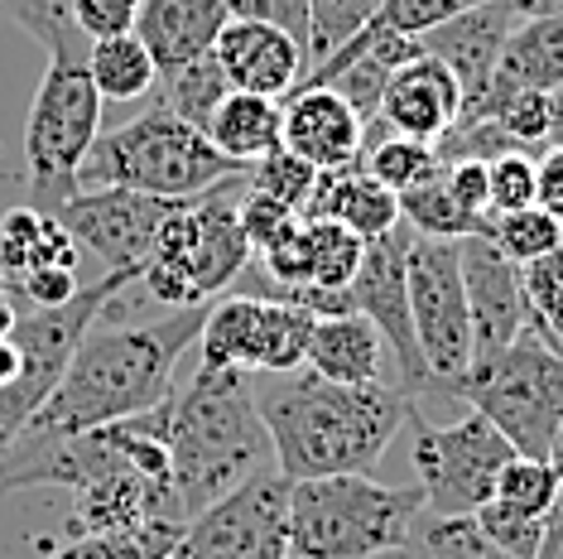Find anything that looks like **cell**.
<instances>
[{
	"mask_svg": "<svg viewBox=\"0 0 563 559\" xmlns=\"http://www.w3.org/2000/svg\"><path fill=\"white\" fill-rule=\"evenodd\" d=\"M208 309L212 304H188V309H169L164 319H145V324L97 319L92 333L78 342L54 396L24 425L20 443L73 439L87 435V429L155 410L174 391L178 358L198 342Z\"/></svg>",
	"mask_w": 563,
	"mask_h": 559,
	"instance_id": "cell-1",
	"label": "cell"
},
{
	"mask_svg": "<svg viewBox=\"0 0 563 559\" xmlns=\"http://www.w3.org/2000/svg\"><path fill=\"white\" fill-rule=\"evenodd\" d=\"M251 396L271 435L275 468L289 482L371 473L415 410L409 391L395 381L342 386L309 366L285 376H251Z\"/></svg>",
	"mask_w": 563,
	"mask_h": 559,
	"instance_id": "cell-2",
	"label": "cell"
},
{
	"mask_svg": "<svg viewBox=\"0 0 563 559\" xmlns=\"http://www.w3.org/2000/svg\"><path fill=\"white\" fill-rule=\"evenodd\" d=\"M164 443H169V497L184 520L222 502L246 478L275 468L271 435L251 396V372L198 366L188 391L178 396L169 391L164 401Z\"/></svg>",
	"mask_w": 563,
	"mask_h": 559,
	"instance_id": "cell-3",
	"label": "cell"
},
{
	"mask_svg": "<svg viewBox=\"0 0 563 559\" xmlns=\"http://www.w3.org/2000/svg\"><path fill=\"white\" fill-rule=\"evenodd\" d=\"M424 516L419 487H386L366 473L289 482V559H376L405 550Z\"/></svg>",
	"mask_w": 563,
	"mask_h": 559,
	"instance_id": "cell-4",
	"label": "cell"
},
{
	"mask_svg": "<svg viewBox=\"0 0 563 559\" xmlns=\"http://www.w3.org/2000/svg\"><path fill=\"white\" fill-rule=\"evenodd\" d=\"M246 188V174H232L198 198H178L164 212L150 261L140 271V285L164 309H188V304H212V295L241 285L251 265V241L241 232L236 202Z\"/></svg>",
	"mask_w": 563,
	"mask_h": 559,
	"instance_id": "cell-5",
	"label": "cell"
},
{
	"mask_svg": "<svg viewBox=\"0 0 563 559\" xmlns=\"http://www.w3.org/2000/svg\"><path fill=\"white\" fill-rule=\"evenodd\" d=\"M232 174H246L198 125L178 121L159 101L117 131H101L87 150L82 188H131L150 198H198Z\"/></svg>",
	"mask_w": 563,
	"mask_h": 559,
	"instance_id": "cell-6",
	"label": "cell"
},
{
	"mask_svg": "<svg viewBox=\"0 0 563 559\" xmlns=\"http://www.w3.org/2000/svg\"><path fill=\"white\" fill-rule=\"evenodd\" d=\"M453 401L492 419L525 459H559L563 443V352L540 333H520L496 358H477L453 386Z\"/></svg>",
	"mask_w": 563,
	"mask_h": 559,
	"instance_id": "cell-7",
	"label": "cell"
},
{
	"mask_svg": "<svg viewBox=\"0 0 563 559\" xmlns=\"http://www.w3.org/2000/svg\"><path fill=\"white\" fill-rule=\"evenodd\" d=\"M140 271L145 265H125V271H107L97 285H82L78 295L58 309H34L30 319L15 324V348H20V376L10 386H0V463L5 453L20 443L24 425L44 410V401L54 396V386L68 372L78 342L92 333V324L107 314V304L121 295V289L140 285Z\"/></svg>",
	"mask_w": 563,
	"mask_h": 559,
	"instance_id": "cell-8",
	"label": "cell"
},
{
	"mask_svg": "<svg viewBox=\"0 0 563 559\" xmlns=\"http://www.w3.org/2000/svg\"><path fill=\"white\" fill-rule=\"evenodd\" d=\"M101 135V92L87 78V58H48L44 83L24 121L30 208L58 212L82 188L87 150Z\"/></svg>",
	"mask_w": 563,
	"mask_h": 559,
	"instance_id": "cell-9",
	"label": "cell"
},
{
	"mask_svg": "<svg viewBox=\"0 0 563 559\" xmlns=\"http://www.w3.org/2000/svg\"><path fill=\"white\" fill-rule=\"evenodd\" d=\"M409 429H415V487L424 492V516H472L482 502H492L501 468L516 459L506 435L477 410H467L457 425H429L415 405Z\"/></svg>",
	"mask_w": 563,
	"mask_h": 559,
	"instance_id": "cell-10",
	"label": "cell"
},
{
	"mask_svg": "<svg viewBox=\"0 0 563 559\" xmlns=\"http://www.w3.org/2000/svg\"><path fill=\"white\" fill-rule=\"evenodd\" d=\"M409 280V319H415L419 358L429 372V396L453 401V386L472 366V319H467V289H463V256L457 241L415 237L405 256Z\"/></svg>",
	"mask_w": 563,
	"mask_h": 559,
	"instance_id": "cell-11",
	"label": "cell"
},
{
	"mask_svg": "<svg viewBox=\"0 0 563 559\" xmlns=\"http://www.w3.org/2000/svg\"><path fill=\"white\" fill-rule=\"evenodd\" d=\"M313 314L261 295H227L217 299L198 333V366L212 372H251V376H285L309 362Z\"/></svg>",
	"mask_w": 563,
	"mask_h": 559,
	"instance_id": "cell-12",
	"label": "cell"
},
{
	"mask_svg": "<svg viewBox=\"0 0 563 559\" xmlns=\"http://www.w3.org/2000/svg\"><path fill=\"white\" fill-rule=\"evenodd\" d=\"M164 559H289V478L279 468L246 478L202 506Z\"/></svg>",
	"mask_w": 563,
	"mask_h": 559,
	"instance_id": "cell-13",
	"label": "cell"
},
{
	"mask_svg": "<svg viewBox=\"0 0 563 559\" xmlns=\"http://www.w3.org/2000/svg\"><path fill=\"white\" fill-rule=\"evenodd\" d=\"M409 241H415V232L405 222L386 237L366 241V256L356 265L347 295H352V309L376 324V333L386 338L395 372H400V386L419 405V396H429V372H424V358H419L415 319H409V280H405Z\"/></svg>",
	"mask_w": 563,
	"mask_h": 559,
	"instance_id": "cell-14",
	"label": "cell"
},
{
	"mask_svg": "<svg viewBox=\"0 0 563 559\" xmlns=\"http://www.w3.org/2000/svg\"><path fill=\"white\" fill-rule=\"evenodd\" d=\"M178 198H150L131 194V188H78L54 218L68 227L73 241H82L92 256H101L107 271H125V265H145L164 212Z\"/></svg>",
	"mask_w": 563,
	"mask_h": 559,
	"instance_id": "cell-15",
	"label": "cell"
},
{
	"mask_svg": "<svg viewBox=\"0 0 563 559\" xmlns=\"http://www.w3.org/2000/svg\"><path fill=\"white\" fill-rule=\"evenodd\" d=\"M457 256H463V289L472 319V362L496 358L520 333H530V304H525L520 265L501 256L486 237L457 241Z\"/></svg>",
	"mask_w": 563,
	"mask_h": 559,
	"instance_id": "cell-16",
	"label": "cell"
},
{
	"mask_svg": "<svg viewBox=\"0 0 563 559\" xmlns=\"http://www.w3.org/2000/svg\"><path fill=\"white\" fill-rule=\"evenodd\" d=\"M279 140L313 169H342L366 150V121L332 87H294L279 101Z\"/></svg>",
	"mask_w": 563,
	"mask_h": 559,
	"instance_id": "cell-17",
	"label": "cell"
},
{
	"mask_svg": "<svg viewBox=\"0 0 563 559\" xmlns=\"http://www.w3.org/2000/svg\"><path fill=\"white\" fill-rule=\"evenodd\" d=\"M212 58L227 73L232 92H255V97H275V101H285L303 83V68H309L303 44L294 34L275 30V24H261V20H236V15L217 34Z\"/></svg>",
	"mask_w": 563,
	"mask_h": 559,
	"instance_id": "cell-18",
	"label": "cell"
},
{
	"mask_svg": "<svg viewBox=\"0 0 563 559\" xmlns=\"http://www.w3.org/2000/svg\"><path fill=\"white\" fill-rule=\"evenodd\" d=\"M510 30H516V10L506 0H482L463 15L443 20L439 30H429L419 44H424L429 58H439L453 73V83L463 87V107H472L492 87L496 68H501V48Z\"/></svg>",
	"mask_w": 563,
	"mask_h": 559,
	"instance_id": "cell-19",
	"label": "cell"
},
{
	"mask_svg": "<svg viewBox=\"0 0 563 559\" xmlns=\"http://www.w3.org/2000/svg\"><path fill=\"white\" fill-rule=\"evenodd\" d=\"M457 117H463V87L453 83V73H448L439 58L419 54V58H409L405 68L390 73L386 92H380L376 125L433 145Z\"/></svg>",
	"mask_w": 563,
	"mask_h": 559,
	"instance_id": "cell-20",
	"label": "cell"
},
{
	"mask_svg": "<svg viewBox=\"0 0 563 559\" xmlns=\"http://www.w3.org/2000/svg\"><path fill=\"white\" fill-rule=\"evenodd\" d=\"M227 20H232L227 0H140L135 40L150 48L159 73H169L178 63L208 58Z\"/></svg>",
	"mask_w": 563,
	"mask_h": 559,
	"instance_id": "cell-21",
	"label": "cell"
},
{
	"mask_svg": "<svg viewBox=\"0 0 563 559\" xmlns=\"http://www.w3.org/2000/svg\"><path fill=\"white\" fill-rule=\"evenodd\" d=\"M299 218H332V222L352 227L362 241H376L400 227V198L386 184L371 179L362 169V160H356V164H342V169H318L313 194L303 202Z\"/></svg>",
	"mask_w": 563,
	"mask_h": 559,
	"instance_id": "cell-22",
	"label": "cell"
},
{
	"mask_svg": "<svg viewBox=\"0 0 563 559\" xmlns=\"http://www.w3.org/2000/svg\"><path fill=\"white\" fill-rule=\"evenodd\" d=\"M390 348L376 333V324L362 314H338V319H318L309 338V372L323 381H342V386H371V381H386Z\"/></svg>",
	"mask_w": 563,
	"mask_h": 559,
	"instance_id": "cell-23",
	"label": "cell"
},
{
	"mask_svg": "<svg viewBox=\"0 0 563 559\" xmlns=\"http://www.w3.org/2000/svg\"><path fill=\"white\" fill-rule=\"evenodd\" d=\"M217 150L232 164L251 169L265 155H275L285 140H279V101L275 97H255V92H227V101L212 111L208 131Z\"/></svg>",
	"mask_w": 563,
	"mask_h": 559,
	"instance_id": "cell-24",
	"label": "cell"
},
{
	"mask_svg": "<svg viewBox=\"0 0 563 559\" xmlns=\"http://www.w3.org/2000/svg\"><path fill=\"white\" fill-rule=\"evenodd\" d=\"M496 83L534 87V92H559L563 87V15H530L516 20L501 48Z\"/></svg>",
	"mask_w": 563,
	"mask_h": 559,
	"instance_id": "cell-25",
	"label": "cell"
},
{
	"mask_svg": "<svg viewBox=\"0 0 563 559\" xmlns=\"http://www.w3.org/2000/svg\"><path fill=\"white\" fill-rule=\"evenodd\" d=\"M400 222L415 237H429V241H467V237L486 232V218H482V212H472V208H463V202L453 198L443 169L429 174L424 184L405 188V194H400Z\"/></svg>",
	"mask_w": 563,
	"mask_h": 559,
	"instance_id": "cell-26",
	"label": "cell"
},
{
	"mask_svg": "<svg viewBox=\"0 0 563 559\" xmlns=\"http://www.w3.org/2000/svg\"><path fill=\"white\" fill-rule=\"evenodd\" d=\"M87 78L101 92V101H135L150 97L159 83V68L150 58V48L135 34H117V40H101L87 48Z\"/></svg>",
	"mask_w": 563,
	"mask_h": 559,
	"instance_id": "cell-27",
	"label": "cell"
},
{
	"mask_svg": "<svg viewBox=\"0 0 563 559\" xmlns=\"http://www.w3.org/2000/svg\"><path fill=\"white\" fill-rule=\"evenodd\" d=\"M227 92H232V83H227V73L217 68V58H194V63H178V68L159 73L155 83V101L164 111H174L178 121L198 125V131H208L212 111L227 101Z\"/></svg>",
	"mask_w": 563,
	"mask_h": 559,
	"instance_id": "cell-28",
	"label": "cell"
},
{
	"mask_svg": "<svg viewBox=\"0 0 563 559\" xmlns=\"http://www.w3.org/2000/svg\"><path fill=\"white\" fill-rule=\"evenodd\" d=\"M178 536H184V526L145 516V520L121 526V530H92V536H78L48 559H164L174 550Z\"/></svg>",
	"mask_w": 563,
	"mask_h": 559,
	"instance_id": "cell-29",
	"label": "cell"
},
{
	"mask_svg": "<svg viewBox=\"0 0 563 559\" xmlns=\"http://www.w3.org/2000/svg\"><path fill=\"white\" fill-rule=\"evenodd\" d=\"M303 246H309V285L328 289H347L366 256V241L332 218H303Z\"/></svg>",
	"mask_w": 563,
	"mask_h": 559,
	"instance_id": "cell-30",
	"label": "cell"
},
{
	"mask_svg": "<svg viewBox=\"0 0 563 559\" xmlns=\"http://www.w3.org/2000/svg\"><path fill=\"white\" fill-rule=\"evenodd\" d=\"M362 169H366L376 184H386L395 198H400L405 188H415V184H424L429 174H439L443 160H439V150H433L429 140L386 131L371 150H362Z\"/></svg>",
	"mask_w": 563,
	"mask_h": 559,
	"instance_id": "cell-31",
	"label": "cell"
},
{
	"mask_svg": "<svg viewBox=\"0 0 563 559\" xmlns=\"http://www.w3.org/2000/svg\"><path fill=\"white\" fill-rule=\"evenodd\" d=\"M0 15L15 20L34 44L48 48V58H87V44L73 24V0H0Z\"/></svg>",
	"mask_w": 563,
	"mask_h": 559,
	"instance_id": "cell-32",
	"label": "cell"
},
{
	"mask_svg": "<svg viewBox=\"0 0 563 559\" xmlns=\"http://www.w3.org/2000/svg\"><path fill=\"white\" fill-rule=\"evenodd\" d=\"M486 241H492L501 256H510L516 265H530L549 256V251L563 246V222H554L544 208H516V212H496V218H486Z\"/></svg>",
	"mask_w": 563,
	"mask_h": 559,
	"instance_id": "cell-33",
	"label": "cell"
},
{
	"mask_svg": "<svg viewBox=\"0 0 563 559\" xmlns=\"http://www.w3.org/2000/svg\"><path fill=\"white\" fill-rule=\"evenodd\" d=\"M409 545L419 559H516L486 540L472 516H419Z\"/></svg>",
	"mask_w": 563,
	"mask_h": 559,
	"instance_id": "cell-34",
	"label": "cell"
},
{
	"mask_svg": "<svg viewBox=\"0 0 563 559\" xmlns=\"http://www.w3.org/2000/svg\"><path fill=\"white\" fill-rule=\"evenodd\" d=\"M554 492H559V463L554 459H525L516 453L501 478H496V492L492 502L510 506V512H525V516H549V506H554Z\"/></svg>",
	"mask_w": 563,
	"mask_h": 559,
	"instance_id": "cell-35",
	"label": "cell"
},
{
	"mask_svg": "<svg viewBox=\"0 0 563 559\" xmlns=\"http://www.w3.org/2000/svg\"><path fill=\"white\" fill-rule=\"evenodd\" d=\"M376 6L380 0H309V44H303L309 68H318L328 54H338L356 30H366V20L376 15Z\"/></svg>",
	"mask_w": 563,
	"mask_h": 559,
	"instance_id": "cell-36",
	"label": "cell"
},
{
	"mask_svg": "<svg viewBox=\"0 0 563 559\" xmlns=\"http://www.w3.org/2000/svg\"><path fill=\"white\" fill-rule=\"evenodd\" d=\"M520 285H525V304H530V328L544 342H554L563 324V246L520 265Z\"/></svg>",
	"mask_w": 563,
	"mask_h": 559,
	"instance_id": "cell-37",
	"label": "cell"
},
{
	"mask_svg": "<svg viewBox=\"0 0 563 559\" xmlns=\"http://www.w3.org/2000/svg\"><path fill=\"white\" fill-rule=\"evenodd\" d=\"M472 6H482V0H380L366 24L386 34H405V40H424L429 30H439L443 20L463 15Z\"/></svg>",
	"mask_w": 563,
	"mask_h": 559,
	"instance_id": "cell-38",
	"label": "cell"
},
{
	"mask_svg": "<svg viewBox=\"0 0 563 559\" xmlns=\"http://www.w3.org/2000/svg\"><path fill=\"white\" fill-rule=\"evenodd\" d=\"M313 179H318L313 164H303L299 155H289L285 145H279L275 155H265L261 164H251V169H246V184H251V188H261V194L279 198V202H285V208H294V212H303V202H309V194H313Z\"/></svg>",
	"mask_w": 563,
	"mask_h": 559,
	"instance_id": "cell-39",
	"label": "cell"
},
{
	"mask_svg": "<svg viewBox=\"0 0 563 559\" xmlns=\"http://www.w3.org/2000/svg\"><path fill=\"white\" fill-rule=\"evenodd\" d=\"M44 222L48 212L40 208H10L5 218H0V280H10V285H20L24 275H30L34 256H40V241H44Z\"/></svg>",
	"mask_w": 563,
	"mask_h": 559,
	"instance_id": "cell-40",
	"label": "cell"
},
{
	"mask_svg": "<svg viewBox=\"0 0 563 559\" xmlns=\"http://www.w3.org/2000/svg\"><path fill=\"white\" fill-rule=\"evenodd\" d=\"M472 520L482 526V536L492 545H501L506 555L516 559H540V545H544V520L540 516H525V512H510L501 502H482Z\"/></svg>",
	"mask_w": 563,
	"mask_h": 559,
	"instance_id": "cell-41",
	"label": "cell"
},
{
	"mask_svg": "<svg viewBox=\"0 0 563 559\" xmlns=\"http://www.w3.org/2000/svg\"><path fill=\"white\" fill-rule=\"evenodd\" d=\"M534 160L540 155H501L486 164V218L496 212H516L534 202Z\"/></svg>",
	"mask_w": 563,
	"mask_h": 559,
	"instance_id": "cell-42",
	"label": "cell"
},
{
	"mask_svg": "<svg viewBox=\"0 0 563 559\" xmlns=\"http://www.w3.org/2000/svg\"><path fill=\"white\" fill-rule=\"evenodd\" d=\"M236 218H241V232H246L251 251H265L279 232H285V227L299 222V212L285 208L279 198H271V194H261V188L246 184V188H241V202H236Z\"/></svg>",
	"mask_w": 563,
	"mask_h": 559,
	"instance_id": "cell-43",
	"label": "cell"
},
{
	"mask_svg": "<svg viewBox=\"0 0 563 559\" xmlns=\"http://www.w3.org/2000/svg\"><path fill=\"white\" fill-rule=\"evenodd\" d=\"M140 0H73V24L87 44L117 40V34H135Z\"/></svg>",
	"mask_w": 563,
	"mask_h": 559,
	"instance_id": "cell-44",
	"label": "cell"
},
{
	"mask_svg": "<svg viewBox=\"0 0 563 559\" xmlns=\"http://www.w3.org/2000/svg\"><path fill=\"white\" fill-rule=\"evenodd\" d=\"M15 289L34 304V309H58V304H68L82 285H78V271H68V265H34Z\"/></svg>",
	"mask_w": 563,
	"mask_h": 559,
	"instance_id": "cell-45",
	"label": "cell"
},
{
	"mask_svg": "<svg viewBox=\"0 0 563 559\" xmlns=\"http://www.w3.org/2000/svg\"><path fill=\"white\" fill-rule=\"evenodd\" d=\"M534 208H544L554 222H563V145H549L534 160Z\"/></svg>",
	"mask_w": 563,
	"mask_h": 559,
	"instance_id": "cell-46",
	"label": "cell"
},
{
	"mask_svg": "<svg viewBox=\"0 0 563 559\" xmlns=\"http://www.w3.org/2000/svg\"><path fill=\"white\" fill-rule=\"evenodd\" d=\"M443 179H448V188H453V198L463 202V208H472V212H482L486 218V164L482 160L443 164Z\"/></svg>",
	"mask_w": 563,
	"mask_h": 559,
	"instance_id": "cell-47",
	"label": "cell"
},
{
	"mask_svg": "<svg viewBox=\"0 0 563 559\" xmlns=\"http://www.w3.org/2000/svg\"><path fill=\"white\" fill-rule=\"evenodd\" d=\"M559 463V492H554V506L544 516V545H540V559H559L563 555V459Z\"/></svg>",
	"mask_w": 563,
	"mask_h": 559,
	"instance_id": "cell-48",
	"label": "cell"
},
{
	"mask_svg": "<svg viewBox=\"0 0 563 559\" xmlns=\"http://www.w3.org/2000/svg\"><path fill=\"white\" fill-rule=\"evenodd\" d=\"M516 10V20H530V15H563V0H506Z\"/></svg>",
	"mask_w": 563,
	"mask_h": 559,
	"instance_id": "cell-49",
	"label": "cell"
},
{
	"mask_svg": "<svg viewBox=\"0 0 563 559\" xmlns=\"http://www.w3.org/2000/svg\"><path fill=\"white\" fill-rule=\"evenodd\" d=\"M15 376H20V348L15 338H0V386H10Z\"/></svg>",
	"mask_w": 563,
	"mask_h": 559,
	"instance_id": "cell-50",
	"label": "cell"
},
{
	"mask_svg": "<svg viewBox=\"0 0 563 559\" xmlns=\"http://www.w3.org/2000/svg\"><path fill=\"white\" fill-rule=\"evenodd\" d=\"M15 324H20L15 304H10V299H5V289H0V338H10V333H15Z\"/></svg>",
	"mask_w": 563,
	"mask_h": 559,
	"instance_id": "cell-51",
	"label": "cell"
},
{
	"mask_svg": "<svg viewBox=\"0 0 563 559\" xmlns=\"http://www.w3.org/2000/svg\"><path fill=\"white\" fill-rule=\"evenodd\" d=\"M376 559H419V555H415V545H405V550H386V555H376Z\"/></svg>",
	"mask_w": 563,
	"mask_h": 559,
	"instance_id": "cell-52",
	"label": "cell"
},
{
	"mask_svg": "<svg viewBox=\"0 0 563 559\" xmlns=\"http://www.w3.org/2000/svg\"><path fill=\"white\" fill-rule=\"evenodd\" d=\"M554 348L563 352V324H559V333H554Z\"/></svg>",
	"mask_w": 563,
	"mask_h": 559,
	"instance_id": "cell-53",
	"label": "cell"
},
{
	"mask_svg": "<svg viewBox=\"0 0 563 559\" xmlns=\"http://www.w3.org/2000/svg\"><path fill=\"white\" fill-rule=\"evenodd\" d=\"M559 459H563V443H559Z\"/></svg>",
	"mask_w": 563,
	"mask_h": 559,
	"instance_id": "cell-54",
	"label": "cell"
},
{
	"mask_svg": "<svg viewBox=\"0 0 563 559\" xmlns=\"http://www.w3.org/2000/svg\"><path fill=\"white\" fill-rule=\"evenodd\" d=\"M559 559H563V555H559Z\"/></svg>",
	"mask_w": 563,
	"mask_h": 559,
	"instance_id": "cell-55",
	"label": "cell"
}]
</instances>
